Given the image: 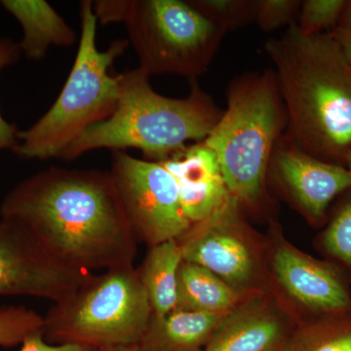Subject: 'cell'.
Returning a JSON list of instances; mask_svg holds the SVG:
<instances>
[{
  "instance_id": "cell-26",
  "label": "cell",
  "mask_w": 351,
  "mask_h": 351,
  "mask_svg": "<svg viewBox=\"0 0 351 351\" xmlns=\"http://www.w3.org/2000/svg\"><path fill=\"white\" fill-rule=\"evenodd\" d=\"M93 7L95 15L101 24L123 23L128 8V0H99L93 2Z\"/></svg>"
},
{
  "instance_id": "cell-17",
  "label": "cell",
  "mask_w": 351,
  "mask_h": 351,
  "mask_svg": "<svg viewBox=\"0 0 351 351\" xmlns=\"http://www.w3.org/2000/svg\"><path fill=\"white\" fill-rule=\"evenodd\" d=\"M249 295L240 294L213 272L196 263L182 260L180 265L176 308L195 313H228Z\"/></svg>"
},
{
  "instance_id": "cell-16",
  "label": "cell",
  "mask_w": 351,
  "mask_h": 351,
  "mask_svg": "<svg viewBox=\"0 0 351 351\" xmlns=\"http://www.w3.org/2000/svg\"><path fill=\"white\" fill-rule=\"evenodd\" d=\"M0 4L22 27L19 46L27 59L40 61L52 46L66 47L75 43V29L47 1L2 0Z\"/></svg>"
},
{
  "instance_id": "cell-21",
  "label": "cell",
  "mask_w": 351,
  "mask_h": 351,
  "mask_svg": "<svg viewBox=\"0 0 351 351\" xmlns=\"http://www.w3.org/2000/svg\"><path fill=\"white\" fill-rule=\"evenodd\" d=\"M44 318L24 306H0V346L23 343L32 335L43 332Z\"/></svg>"
},
{
  "instance_id": "cell-18",
  "label": "cell",
  "mask_w": 351,
  "mask_h": 351,
  "mask_svg": "<svg viewBox=\"0 0 351 351\" xmlns=\"http://www.w3.org/2000/svg\"><path fill=\"white\" fill-rule=\"evenodd\" d=\"M182 262L178 239L149 247L144 262L138 270L144 286L152 315L163 316L174 311L177 304V281Z\"/></svg>"
},
{
  "instance_id": "cell-15",
  "label": "cell",
  "mask_w": 351,
  "mask_h": 351,
  "mask_svg": "<svg viewBox=\"0 0 351 351\" xmlns=\"http://www.w3.org/2000/svg\"><path fill=\"white\" fill-rule=\"evenodd\" d=\"M228 313L175 308L163 316L152 315L138 346L143 351H201Z\"/></svg>"
},
{
  "instance_id": "cell-5",
  "label": "cell",
  "mask_w": 351,
  "mask_h": 351,
  "mask_svg": "<svg viewBox=\"0 0 351 351\" xmlns=\"http://www.w3.org/2000/svg\"><path fill=\"white\" fill-rule=\"evenodd\" d=\"M80 12L82 27L75 63L52 107L34 125L18 133L12 151L22 158H60L88 128L107 119L117 108L121 73L113 75L112 69L129 41L115 40L107 50H99L93 1L80 2Z\"/></svg>"
},
{
  "instance_id": "cell-20",
  "label": "cell",
  "mask_w": 351,
  "mask_h": 351,
  "mask_svg": "<svg viewBox=\"0 0 351 351\" xmlns=\"http://www.w3.org/2000/svg\"><path fill=\"white\" fill-rule=\"evenodd\" d=\"M208 19L226 32L255 22L257 0H189Z\"/></svg>"
},
{
  "instance_id": "cell-9",
  "label": "cell",
  "mask_w": 351,
  "mask_h": 351,
  "mask_svg": "<svg viewBox=\"0 0 351 351\" xmlns=\"http://www.w3.org/2000/svg\"><path fill=\"white\" fill-rule=\"evenodd\" d=\"M267 240L270 293L298 321L351 313V295L338 269L291 243L269 219Z\"/></svg>"
},
{
  "instance_id": "cell-22",
  "label": "cell",
  "mask_w": 351,
  "mask_h": 351,
  "mask_svg": "<svg viewBox=\"0 0 351 351\" xmlns=\"http://www.w3.org/2000/svg\"><path fill=\"white\" fill-rule=\"evenodd\" d=\"M346 0H304L301 2L297 27L306 34H323L338 27Z\"/></svg>"
},
{
  "instance_id": "cell-28",
  "label": "cell",
  "mask_w": 351,
  "mask_h": 351,
  "mask_svg": "<svg viewBox=\"0 0 351 351\" xmlns=\"http://www.w3.org/2000/svg\"><path fill=\"white\" fill-rule=\"evenodd\" d=\"M334 38L336 39L337 43L341 48V53L345 57L346 63L351 69V29H335L334 31L330 32Z\"/></svg>"
},
{
  "instance_id": "cell-30",
  "label": "cell",
  "mask_w": 351,
  "mask_h": 351,
  "mask_svg": "<svg viewBox=\"0 0 351 351\" xmlns=\"http://www.w3.org/2000/svg\"><path fill=\"white\" fill-rule=\"evenodd\" d=\"M99 351H143L138 345L108 346L99 348Z\"/></svg>"
},
{
  "instance_id": "cell-3",
  "label": "cell",
  "mask_w": 351,
  "mask_h": 351,
  "mask_svg": "<svg viewBox=\"0 0 351 351\" xmlns=\"http://www.w3.org/2000/svg\"><path fill=\"white\" fill-rule=\"evenodd\" d=\"M149 77L140 68L121 73L114 112L88 128L60 158L71 161L99 149H137L145 160L159 162L189 142L204 141L223 112L197 80H189L188 97L174 99L154 91Z\"/></svg>"
},
{
  "instance_id": "cell-2",
  "label": "cell",
  "mask_w": 351,
  "mask_h": 351,
  "mask_svg": "<svg viewBox=\"0 0 351 351\" xmlns=\"http://www.w3.org/2000/svg\"><path fill=\"white\" fill-rule=\"evenodd\" d=\"M286 112L284 132L316 158L345 166L351 151V69L331 32L306 34L297 24L265 43Z\"/></svg>"
},
{
  "instance_id": "cell-10",
  "label": "cell",
  "mask_w": 351,
  "mask_h": 351,
  "mask_svg": "<svg viewBox=\"0 0 351 351\" xmlns=\"http://www.w3.org/2000/svg\"><path fill=\"white\" fill-rule=\"evenodd\" d=\"M112 156L110 173L138 241L149 248L180 239L191 223L173 176L160 162L125 151L112 152Z\"/></svg>"
},
{
  "instance_id": "cell-7",
  "label": "cell",
  "mask_w": 351,
  "mask_h": 351,
  "mask_svg": "<svg viewBox=\"0 0 351 351\" xmlns=\"http://www.w3.org/2000/svg\"><path fill=\"white\" fill-rule=\"evenodd\" d=\"M123 23L138 68L189 80L206 73L228 32L189 0H128Z\"/></svg>"
},
{
  "instance_id": "cell-13",
  "label": "cell",
  "mask_w": 351,
  "mask_h": 351,
  "mask_svg": "<svg viewBox=\"0 0 351 351\" xmlns=\"http://www.w3.org/2000/svg\"><path fill=\"white\" fill-rule=\"evenodd\" d=\"M297 324L276 295L258 293L226 316L201 351H281Z\"/></svg>"
},
{
  "instance_id": "cell-29",
  "label": "cell",
  "mask_w": 351,
  "mask_h": 351,
  "mask_svg": "<svg viewBox=\"0 0 351 351\" xmlns=\"http://www.w3.org/2000/svg\"><path fill=\"white\" fill-rule=\"evenodd\" d=\"M336 29H351V0L350 1H346L345 9L341 13V19H339L338 27Z\"/></svg>"
},
{
  "instance_id": "cell-31",
  "label": "cell",
  "mask_w": 351,
  "mask_h": 351,
  "mask_svg": "<svg viewBox=\"0 0 351 351\" xmlns=\"http://www.w3.org/2000/svg\"><path fill=\"white\" fill-rule=\"evenodd\" d=\"M345 166L351 172V151L348 152V156H346Z\"/></svg>"
},
{
  "instance_id": "cell-11",
  "label": "cell",
  "mask_w": 351,
  "mask_h": 351,
  "mask_svg": "<svg viewBox=\"0 0 351 351\" xmlns=\"http://www.w3.org/2000/svg\"><path fill=\"white\" fill-rule=\"evenodd\" d=\"M92 272L71 269L48 253L15 219L0 221V295H32L59 302Z\"/></svg>"
},
{
  "instance_id": "cell-19",
  "label": "cell",
  "mask_w": 351,
  "mask_h": 351,
  "mask_svg": "<svg viewBox=\"0 0 351 351\" xmlns=\"http://www.w3.org/2000/svg\"><path fill=\"white\" fill-rule=\"evenodd\" d=\"M281 351H351V313L301 321Z\"/></svg>"
},
{
  "instance_id": "cell-12",
  "label": "cell",
  "mask_w": 351,
  "mask_h": 351,
  "mask_svg": "<svg viewBox=\"0 0 351 351\" xmlns=\"http://www.w3.org/2000/svg\"><path fill=\"white\" fill-rule=\"evenodd\" d=\"M269 182L311 225L319 226L332 201L351 191V172L311 156L283 134L270 160Z\"/></svg>"
},
{
  "instance_id": "cell-14",
  "label": "cell",
  "mask_w": 351,
  "mask_h": 351,
  "mask_svg": "<svg viewBox=\"0 0 351 351\" xmlns=\"http://www.w3.org/2000/svg\"><path fill=\"white\" fill-rule=\"evenodd\" d=\"M159 162L174 178L182 212L191 226L211 216L230 197L218 157L204 141L189 144Z\"/></svg>"
},
{
  "instance_id": "cell-23",
  "label": "cell",
  "mask_w": 351,
  "mask_h": 351,
  "mask_svg": "<svg viewBox=\"0 0 351 351\" xmlns=\"http://www.w3.org/2000/svg\"><path fill=\"white\" fill-rule=\"evenodd\" d=\"M324 250L351 271V196L337 210L322 235Z\"/></svg>"
},
{
  "instance_id": "cell-25",
  "label": "cell",
  "mask_w": 351,
  "mask_h": 351,
  "mask_svg": "<svg viewBox=\"0 0 351 351\" xmlns=\"http://www.w3.org/2000/svg\"><path fill=\"white\" fill-rule=\"evenodd\" d=\"M21 53L19 43L9 38L0 39V71L15 64L19 60ZM18 133L17 126L7 122L0 112V151L6 149L12 151L17 145Z\"/></svg>"
},
{
  "instance_id": "cell-24",
  "label": "cell",
  "mask_w": 351,
  "mask_h": 351,
  "mask_svg": "<svg viewBox=\"0 0 351 351\" xmlns=\"http://www.w3.org/2000/svg\"><path fill=\"white\" fill-rule=\"evenodd\" d=\"M300 0H257L255 22L265 32L297 24Z\"/></svg>"
},
{
  "instance_id": "cell-1",
  "label": "cell",
  "mask_w": 351,
  "mask_h": 351,
  "mask_svg": "<svg viewBox=\"0 0 351 351\" xmlns=\"http://www.w3.org/2000/svg\"><path fill=\"white\" fill-rule=\"evenodd\" d=\"M0 215L71 269L134 267L138 241L110 172L51 167L11 191Z\"/></svg>"
},
{
  "instance_id": "cell-8",
  "label": "cell",
  "mask_w": 351,
  "mask_h": 351,
  "mask_svg": "<svg viewBox=\"0 0 351 351\" xmlns=\"http://www.w3.org/2000/svg\"><path fill=\"white\" fill-rule=\"evenodd\" d=\"M182 260L196 263L243 295L270 293L267 240L230 195L180 239Z\"/></svg>"
},
{
  "instance_id": "cell-6",
  "label": "cell",
  "mask_w": 351,
  "mask_h": 351,
  "mask_svg": "<svg viewBox=\"0 0 351 351\" xmlns=\"http://www.w3.org/2000/svg\"><path fill=\"white\" fill-rule=\"evenodd\" d=\"M152 316L135 267L91 274L44 318L43 337L52 345L96 348L138 345Z\"/></svg>"
},
{
  "instance_id": "cell-27",
  "label": "cell",
  "mask_w": 351,
  "mask_h": 351,
  "mask_svg": "<svg viewBox=\"0 0 351 351\" xmlns=\"http://www.w3.org/2000/svg\"><path fill=\"white\" fill-rule=\"evenodd\" d=\"M22 345L20 351H99V348L80 343L52 345L44 339L43 332L32 335Z\"/></svg>"
},
{
  "instance_id": "cell-4",
  "label": "cell",
  "mask_w": 351,
  "mask_h": 351,
  "mask_svg": "<svg viewBox=\"0 0 351 351\" xmlns=\"http://www.w3.org/2000/svg\"><path fill=\"white\" fill-rule=\"evenodd\" d=\"M287 112L274 71L249 73L228 88V108L205 138L213 149L230 195L246 215L271 210L270 160L287 127Z\"/></svg>"
}]
</instances>
